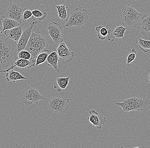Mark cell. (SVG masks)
<instances>
[{
    "instance_id": "1",
    "label": "cell",
    "mask_w": 150,
    "mask_h": 148,
    "mask_svg": "<svg viewBox=\"0 0 150 148\" xmlns=\"http://www.w3.org/2000/svg\"><path fill=\"white\" fill-rule=\"evenodd\" d=\"M18 43L11 38H0V72L5 73L14 69L18 59Z\"/></svg>"
},
{
    "instance_id": "2",
    "label": "cell",
    "mask_w": 150,
    "mask_h": 148,
    "mask_svg": "<svg viewBox=\"0 0 150 148\" xmlns=\"http://www.w3.org/2000/svg\"><path fill=\"white\" fill-rule=\"evenodd\" d=\"M143 16L136 10L134 5L130 4L122 6L120 13L122 24L126 28L138 26Z\"/></svg>"
},
{
    "instance_id": "3",
    "label": "cell",
    "mask_w": 150,
    "mask_h": 148,
    "mask_svg": "<svg viewBox=\"0 0 150 148\" xmlns=\"http://www.w3.org/2000/svg\"><path fill=\"white\" fill-rule=\"evenodd\" d=\"M48 46L45 35L33 30L25 49L31 53L33 59H36L38 54Z\"/></svg>"
},
{
    "instance_id": "4",
    "label": "cell",
    "mask_w": 150,
    "mask_h": 148,
    "mask_svg": "<svg viewBox=\"0 0 150 148\" xmlns=\"http://www.w3.org/2000/svg\"><path fill=\"white\" fill-rule=\"evenodd\" d=\"M117 106L122 108L123 112L137 110L142 111L146 110L150 105V100L141 97H134L124 100L121 103H116Z\"/></svg>"
},
{
    "instance_id": "5",
    "label": "cell",
    "mask_w": 150,
    "mask_h": 148,
    "mask_svg": "<svg viewBox=\"0 0 150 148\" xmlns=\"http://www.w3.org/2000/svg\"><path fill=\"white\" fill-rule=\"evenodd\" d=\"M89 18L88 14L86 9L77 8L71 12L65 26L67 28L82 26L88 22Z\"/></svg>"
},
{
    "instance_id": "6",
    "label": "cell",
    "mask_w": 150,
    "mask_h": 148,
    "mask_svg": "<svg viewBox=\"0 0 150 148\" xmlns=\"http://www.w3.org/2000/svg\"><path fill=\"white\" fill-rule=\"evenodd\" d=\"M49 101L40 94L38 90L28 86L21 93L20 101L26 106L32 105L33 103L38 104L40 100Z\"/></svg>"
},
{
    "instance_id": "7",
    "label": "cell",
    "mask_w": 150,
    "mask_h": 148,
    "mask_svg": "<svg viewBox=\"0 0 150 148\" xmlns=\"http://www.w3.org/2000/svg\"><path fill=\"white\" fill-rule=\"evenodd\" d=\"M26 7L18 3L15 1L10 2L6 6V16L9 18L17 21L22 24V15Z\"/></svg>"
},
{
    "instance_id": "8",
    "label": "cell",
    "mask_w": 150,
    "mask_h": 148,
    "mask_svg": "<svg viewBox=\"0 0 150 148\" xmlns=\"http://www.w3.org/2000/svg\"><path fill=\"white\" fill-rule=\"evenodd\" d=\"M48 107L52 112L64 113L68 111L70 108V99L65 98L55 97L49 100Z\"/></svg>"
},
{
    "instance_id": "9",
    "label": "cell",
    "mask_w": 150,
    "mask_h": 148,
    "mask_svg": "<svg viewBox=\"0 0 150 148\" xmlns=\"http://www.w3.org/2000/svg\"><path fill=\"white\" fill-rule=\"evenodd\" d=\"M38 24L36 20L33 19V21L30 22L26 27L23 28V33L21 37L18 42V52L23 50L25 49L29 39L30 38L31 35L34 27Z\"/></svg>"
},
{
    "instance_id": "10",
    "label": "cell",
    "mask_w": 150,
    "mask_h": 148,
    "mask_svg": "<svg viewBox=\"0 0 150 148\" xmlns=\"http://www.w3.org/2000/svg\"><path fill=\"white\" fill-rule=\"evenodd\" d=\"M47 29L48 33L52 38L54 42L59 44L63 42V34L62 33L63 27L59 23L56 22H51L48 24Z\"/></svg>"
},
{
    "instance_id": "11",
    "label": "cell",
    "mask_w": 150,
    "mask_h": 148,
    "mask_svg": "<svg viewBox=\"0 0 150 148\" xmlns=\"http://www.w3.org/2000/svg\"><path fill=\"white\" fill-rule=\"evenodd\" d=\"M57 50L60 59L64 63L70 62L74 57V52H72L63 42L59 44Z\"/></svg>"
},
{
    "instance_id": "12",
    "label": "cell",
    "mask_w": 150,
    "mask_h": 148,
    "mask_svg": "<svg viewBox=\"0 0 150 148\" xmlns=\"http://www.w3.org/2000/svg\"><path fill=\"white\" fill-rule=\"evenodd\" d=\"M89 115L88 119L89 122L97 129H101L103 125L106 123V118L105 116L99 115L95 110L89 111Z\"/></svg>"
},
{
    "instance_id": "13",
    "label": "cell",
    "mask_w": 150,
    "mask_h": 148,
    "mask_svg": "<svg viewBox=\"0 0 150 148\" xmlns=\"http://www.w3.org/2000/svg\"><path fill=\"white\" fill-rule=\"evenodd\" d=\"M1 21L3 28L2 30L1 31V33H4L5 35L6 34V32L8 30L22 25V24L17 21L11 19L5 16H3L1 18Z\"/></svg>"
},
{
    "instance_id": "14",
    "label": "cell",
    "mask_w": 150,
    "mask_h": 148,
    "mask_svg": "<svg viewBox=\"0 0 150 148\" xmlns=\"http://www.w3.org/2000/svg\"><path fill=\"white\" fill-rule=\"evenodd\" d=\"M127 28L124 26H120L116 27L113 30H109L108 35V40L111 42H113L115 38H121L124 36Z\"/></svg>"
},
{
    "instance_id": "15",
    "label": "cell",
    "mask_w": 150,
    "mask_h": 148,
    "mask_svg": "<svg viewBox=\"0 0 150 148\" xmlns=\"http://www.w3.org/2000/svg\"><path fill=\"white\" fill-rule=\"evenodd\" d=\"M36 64V59H18L15 62L14 66L17 67L21 70L29 69L33 67H35Z\"/></svg>"
},
{
    "instance_id": "16",
    "label": "cell",
    "mask_w": 150,
    "mask_h": 148,
    "mask_svg": "<svg viewBox=\"0 0 150 148\" xmlns=\"http://www.w3.org/2000/svg\"><path fill=\"white\" fill-rule=\"evenodd\" d=\"M139 29L143 34H147L150 32V14H146L142 18Z\"/></svg>"
},
{
    "instance_id": "17",
    "label": "cell",
    "mask_w": 150,
    "mask_h": 148,
    "mask_svg": "<svg viewBox=\"0 0 150 148\" xmlns=\"http://www.w3.org/2000/svg\"><path fill=\"white\" fill-rule=\"evenodd\" d=\"M59 58L58 52L56 51L51 52L47 58V63L48 66L53 67L56 72L60 73V72L58 67V63L59 62Z\"/></svg>"
},
{
    "instance_id": "18",
    "label": "cell",
    "mask_w": 150,
    "mask_h": 148,
    "mask_svg": "<svg viewBox=\"0 0 150 148\" xmlns=\"http://www.w3.org/2000/svg\"><path fill=\"white\" fill-rule=\"evenodd\" d=\"M6 78L7 81H13L14 83L21 79H27V78L22 75L19 72L14 71L13 69H10L6 72Z\"/></svg>"
},
{
    "instance_id": "19",
    "label": "cell",
    "mask_w": 150,
    "mask_h": 148,
    "mask_svg": "<svg viewBox=\"0 0 150 148\" xmlns=\"http://www.w3.org/2000/svg\"><path fill=\"white\" fill-rule=\"evenodd\" d=\"M58 10V16L61 19L67 21L70 17V9L65 4L56 6Z\"/></svg>"
},
{
    "instance_id": "20",
    "label": "cell",
    "mask_w": 150,
    "mask_h": 148,
    "mask_svg": "<svg viewBox=\"0 0 150 148\" xmlns=\"http://www.w3.org/2000/svg\"><path fill=\"white\" fill-rule=\"evenodd\" d=\"M23 28L22 25L16 27L9 30L7 38H11L16 42H18L23 33Z\"/></svg>"
},
{
    "instance_id": "21",
    "label": "cell",
    "mask_w": 150,
    "mask_h": 148,
    "mask_svg": "<svg viewBox=\"0 0 150 148\" xmlns=\"http://www.w3.org/2000/svg\"><path fill=\"white\" fill-rule=\"evenodd\" d=\"M135 42L139 45V47L144 53H147L150 50V40H146L142 38H137Z\"/></svg>"
},
{
    "instance_id": "22",
    "label": "cell",
    "mask_w": 150,
    "mask_h": 148,
    "mask_svg": "<svg viewBox=\"0 0 150 148\" xmlns=\"http://www.w3.org/2000/svg\"><path fill=\"white\" fill-rule=\"evenodd\" d=\"M50 53L51 52L50 50L45 49L38 53L36 58L35 66H38L45 62L46 61H47V58Z\"/></svg>"
},
{
    "instance_id": "23",
    "label": "cell",
    "mask_w": 150,
    "mask_h": 148,
    "mask_svg": "<svg viewBox=\"0 0 150 148\" xmlns=\"http://www.w3.org/2000/svg\"><path fill=\"white\" fill-rule=\"evenodd\" d=\"M96 30L97 33V36L100 40H105L108 34V30L104 26H97L96 27Z\"/></svg>"
},
{
    "instance_id": "24",
    "label": "cell",
    "mask_w": 150,
    "mask_h": 148,
    "mask_svg": "<svg viewBox=\"0 0 150 148\" xmlns=\"http://www.w3.org/2000/svg\"><path fill=\"white\" fill-rule=\"evenodd\" d=\"M33 19L42 21L45 19L47 16V13L45 12L40 11L38 10H33Z\"/></svg>"
},
{
    "instance_id": "25",
    "label": "cell",
    "mask_w": 150,
    "mask_h": 148,
    "mask_svg": "<svg viewBox=\"0 0 150 148\" xmlns=\"http://www.w3.org/2000/svg\"><path fill=\"white\" fill-rule=\"evenodd\" d=\"M69 80H70V77L68 76L67 77L58 78L56 79V81L58 86H59L61 89H64L68 86Z\"/></svg>"
},
{
    "instance_id": "26",
    "label": "cell",
    "mask_w": 150,
    "mask_h": 148,
    "mask_svg": "<svg viewBox=\"0 0 150 148\" xmlns=\"http://www.w3.org/2000/svg\"><path fill=\"white\" fill-rule=\"evenodd\" d=\"M137 51L135 49L133 48L131 51L129 52L127 58V65L129 67L130 64L132 63L135 59L136 56H137Z\"/></svg>"
},
{
    "instance_id": "27",
    "label": "cell",
    "mask_w": 150,
    "mask_h": 148,
    "mask_svg": "<svg viewBox=\"0 0 150 148\" xmlns=\"http://www.w3.org/2000/svg\"><path fill=\"white\" fill-rule=\"evenodd\" d=\"M18 59H33V58L32 55L28 50H21L18 53Z\"/></svg>"
},
{
    "instance_id": "28",
    "label": "cell",
    "mask_w": 150,
    "mask_h": 148,
    "mask_svg": "<svg viewBox=\"0 0 150 148\" xmlns=\"http://www.w3.org/2000/svg\"><path fill=\"white\" fill-rule=\"evenodd\" d=\"M33 12L26 7V9L23 11V15H22V21L23 22H25L30 18L32 17Z\"/></svg>"
},
{
    "instance_id": "29",
    "label": "cell",
    "mask_w": 150,
    "mask_h": 148,
    "mask_svg": "<svg viewBox=\"0 0 150 148\" xmlns=\"http://www.w3.org/2000/svg\"><path fill=\"white\" fill-rule=\"evenodd\" d=\"M145 80H146V82L150 83V73L148 74Z\"/></svg>"
},
{
    "instance_id": "30",
    "label": "cell",
    "mask_w": 150,
    "mask_h": 148,
    "mask_svg": "<svg viewBox=\"0 0 150 148\" xmlns=\"http://www.w3.org/2000/svg\"><path fill=\"white\" fill-rule=\"evenodd\" d=\"M8 1H9L10 2H13V1H16V0H8Z\"/></svg>"
},
{
    "instance_id": "31",
    "label": "cell",
    "mask_w": 150,
    "mask_h": 148,
    "mask_svg": "<svg viewBox=\"0 0 150 148\" xmlns=\"http://www.w3.org/2000/svg\"><path fill=\"white\" fill-rule=\"evenodd\" d=\"M2 1H4V0H2Z\"/></svg>"
},
{
    "instance_id": "32",
    "label": "cell",
    "mask_w": 150,
    "mask_h": 148,
    "mask_svg": "<svg viewBox=\"0 0 150 148\" xmlns=\"http://www.w3.org/2000/svg\"><path fill=\"white\" fill-rule=\"evenodd\" d=\"M135 1H137V0H135Z\"/></svg>"
},
{
    "instance_id": "33",
    "label": "cell",
    "mask_w": 150,
    "mask_h": 148,
    "mask_svg": "<svg viewBox=\"0 0 150 148\" xmlns=\"http://www.w3.org/2000/svg\"><path fill=\"white\" fill-rule=\"evenodd\" d=\"M149 1H150V0H149Z\"/></svg>"
}]
</instances>
